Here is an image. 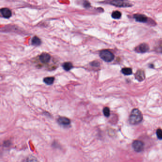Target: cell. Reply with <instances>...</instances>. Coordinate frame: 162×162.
Wrapping results in <instances>:
<instances>
[{
	"label": "cell",
	"instance_id": "6da1fadb",
	"mask_svg": "<svg viewBox=\"0 0 162 162\" xmlns=\"http://www.w3.org/2000/svg\"><path fill=\"white\" fill-rule=\"evenodd\" d=\"M143 120V115L137 109L132 110L129 117V123L132 125H136L140 123Z\"/></svg>",
	"mask_w": 162,
	"mask_h": 162
},
{
	"label": "cell",
	"instance_id": "7a4b0ae2",
	"mask_svg": "<svg viewBox=\"0 0 162 162\" xmlns=\"http://www.w3.org/2000/svg\"><path fill=\"white\" fill-rule=\"evenodd\" d=\"M109 3L113 6L120 8L130 7L132 6V4L126 0H111Z\"/></svg>",
	"mask_w": 162,
	"mask_h": 162
},
{
	"label": "cell",
	"instance_id": "3957f363",
	"mask_svg": "<svg viewBox=\"0 0 162 162\" xmlns=\"http://www.w3.org/2000/svg\"><path fill=\"white\" fill-rule=\"evenodd\" d=\"M99 56L102 60L107 62H110L114 59V54L108 50H103L100 52Z\"/></svg>",
	"mask_w": 162,
	"mask_h": 162
},
{
	"label": "cell",
	"instance_id": "277c9868",
	"mask_svg": "<svg viewBox=\"0 0 162 162\" xmlns=\"http://www.w3.org/2000/svg\"><path fill=\"white\" fill-rule=\"evenodd\" d=\"M132 147L136 152H141L144 149V144L143 142L139 140H135L132 143Z\"/></svg>",
	"mask_w": 162,
	"mask_h": 162
},
{
	"label": "cell",
	"instance_id": "5b68a950",
	"mask_svg": "<svg viewBox=\"0 0 162 162\" xmlns=\"http://www.w3.org/2000/svg\"><path fill=\"white\" fill-rule=\"evenodd\" d=\"M134 19L139 22L145 23L148 21V18L146 16L141 14H135L133 16Z\"/></svg>",
	"mask_w": 162,
	"mask_h": 162
},
{
	"label": "cell",
	"instance_id": "8992f818",
	"mask_svg": "<svg viewBox=\"0 0 162 162\" xmlns=\"http://www.w3.org/2000/svg\"><path fill=\"white\" fill-rule=\"evenodd\" d=\"M149 49L148 45L145 43H143L140 45L135 49V50L138 53H145L147 52Z\"/></svg>",
	"mask_w": 162,
	"mask_h": 162
},
{
	"label": "cell",
	"instance_id": "52a82bcc",
	"mask_svg": "<svg viewBox=\"0 0 162 162\" xmlns=\"http://www.w3.org/2000/svg\"><path fill=\"white\" fill-rule=\"evenodd\" d=\"M51 57L50 54L46 53H44L41 54L40 56H39V60L42 63L46 64L49 62V61L51 59Z\"/></svg>",
	"mask_w": 162,
	"mask_h": 162
},
{
	"label": "cell",
	"instance_id": "ba28073f",
	"mask_svg": "<svg viewBox=\"0 0 162 162\" xmlns=\"http://www.w3.org/2000/svg\"><path fill=\"white\" fill-rule=\"evenodd\" d=\"M1 14H2V15H3V17L6 18V19L10 18L12 15V13L11 11L8 8H4L1 9Z\"/></svg>",
	"mask_w": 162,
	"mask_h": 162
},
{
	"label": "cell",
	"instance_id": "9c48e42d",
	"mask_svg": "<svg viewBox=\"0 0 162 162\" xmlns=\"http://www.w3.org/2000/svg\"><path fill=\"white\" fill-rule=\"evenodd\" d=\"M59 123L63 126H69L70 124V120L66 117H60L58 120Z\"/></svg>",
	"mask_w": 162,
	"mask_h": 162
},
{
	"label": "cell",
	"instance_id": "30bf717a",
	"mask_svg": "<svg viewBox=\"0 0 162 162\" xmlns=\"http://www.w3.org/2000/svg\"><path fill=\"white\" fill-rule=\"evenodd\" d=\"M135 77L136 79L138 81L141 82L143 81L145 78L144 72L142 70H138L135 74Z\"/></svg>",
	"mask_w": 162,
	"mask_h": 162
},
{
	"label": "cell",
	"instance_id": "8fae6325",
	"mask_svg": "<svg viewBox=\"0 0 162 162\" xmlns=\"http://www.w3.org/2000/svg\"><path fill=\"white\" fill-rule=\"evenodd\" d=\"M31 43L33 45L35 46H39L42 43L41 40L36 36H34L31 40Z\"/></svg>",
	"mask_w": 162,
	"mask_h": 162
},
{
	"label": "cell",
	"instance_id": "7c38bea8",
	"mask_svg": "<svg viewBox=\"0 0 162 162\" xmlns=\"http://www.w3.org/2000/svg\"><path fill=\"white\" fill-rule=\"evenodd\" d=\"M63 69H64L66 71H69L72 69L73 67V65L70 62H66L63 64Z\"/></svg>",
	"mask_w": 162,
	"mask_h": 162
},
{
	"label": "cell",
	"instance_id": "4fadbf2b",
	"mask_svg": "<svg viewBox=\"0 0 162 162\" xmlns=\"http://www.w3.org/2000/svg\"><path fill=\"white\" fill-rule=\"evenodd\" d=\"M54 77H47L44 79L43 81L46 84L48 85H51L53 83L54 81Z\"/></svg>",
	"mask_w": 162,
	"mask_h": 162
},
{
	"label": "cell",
	"instance_id": "5bb4252c",
	"mask_svg": "<svg viewBox=\"0 0 162 162\" xmlns=\"http://www.w3.org/2000/svg\"><path fill=\"white\" fill-rule=\"evenodd\" d=\"M121 16H122L121 12L118 11H114L112 12V15H111L112 17L114 19H119L121 17Z\"/></svg>",
	"mask_w": 162,
	"mask_h": 162
},
{
	"label": "cell",
	"instance_id": "9a60e30c",
	"mask_svg": "<svg viewBox=\"0 0 162 162\" xmlns=\"http://www.w3.org/2000/svg\"><path fill=\"white\" fill-rule=\"evenodd\" d=\"M122 73L125 75H131L132 74V70L131 68L128 67L124 68L122 69Z\"/></svg>",
	"mask_w": 162,
	"mask_h": 162
},
{
	"label": "cell",
	"instance_id": "2e32d148",
	"mask_svg": "<svg viewBox=\"0 0 162 162\" xmlns=\"http://www.w3.org/2000/svg\"><path fill=\"white\" fill-rule=\"evenodd\" d=\"M27 162H39L34 156L30 155L28 156L27 158Z\"/></svg>",
	"mask_w": 162,
	"mask_h": 162
},
{
	"label": "cell",
	"instance_id": "e0dca14e",
	"mask_svg": "<svg viewBox=\"0 0 162 162\" xmlns=\"http://www.w3.org/2000/svg\"><path fill=\"white\" fill-rule=\"evenodd\" d=\"M103 113L106 117H108L110 116V110L108 107H105L103 109Z\"/></svg>",
	"mask_w": 162,
	"mask_h": 162
},
{
	"label": "cell",
	"instance_id": "ac0fdd59",
	"mask_svg": "<svg viewBox=\"0 0 162 162\" xmlns=\"http://www.w3.org/2000/svg\"><path fill=\"white\" fill-rule=\"evenodd\" d=\"M156 136L157 138L160 140H162V130L160 129H157L156 132Z\"/></svg>",
	"mask_w": 162,
	"mask_h": 162
},
{
	"label": "cell",
	"instance_id": "d6986e66",
	"mask_svg": "<svg viewBox=\"0 0 162 162\" xmlns=\"http://www.w3.org/2000/svg\"><path fill=\"white\" fill-rule=\"evenodd\" d=\"M91 65L92 66H95V67H98L99 66V63L98 61H94L91 63Z\"/></svg>",
	"mask_w": 162,
	"mask_h": 162
},
{
	"label": "cell",
	"instance_id": "ffe728a7",
	"mask_svg": "<svg viewBox=\"0 0 162 162\" xmlns=\"http://www.w3.org/2000/svg\"><path fill=\"white\" fill-rule=\"evenodd\" d=\"M83 5L85 8H89L90 6V3L87 1H85L83 3Z\"/></svg>",
	"mask_w": 162,
	"mask_h": 162
},
{
	"label": "cell",
	"instance_id": "44dd1931",
	"mask_svg": "<svg viewBox=\"0 0 162 162\" xmlns=\"http://www.w3.org/2000/svg\"><path fill=\"white\" fill-rule=\"evenodd\" d=\"M159 48H160V51L162 53V42L160 44V47H159Z\"/></svg>",
	"mask_w": 162,
	"mask_h": 162
}]
</instances>
